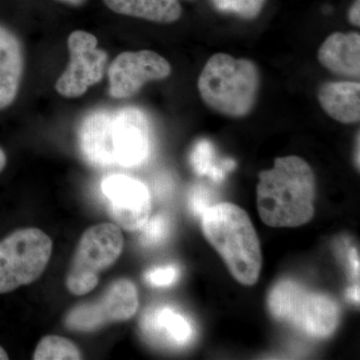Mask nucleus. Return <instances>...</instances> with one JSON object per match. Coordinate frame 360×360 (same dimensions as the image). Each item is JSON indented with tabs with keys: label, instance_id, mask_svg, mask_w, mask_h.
<instances>
[{
	"label": "nucleus",
	"instance_id": "obj_1",
	"mask_svg": "<svg viewBox=\"0 0 360 360\" xmlns=\"http://www.w3.org/2000/svg\"><path fill=\"white\" fill-rule=\"evenodd\" d=\"M78 144L94 167H137L150 153L148 118L135 108L96 111L80 124Z\"/></svg>",
	"mask_w": 360,
	"mask_h": 360
},
{
	"label": "nucleus",
	"instance_id": "obj_2",
	"mask_svg": "<svg viewBox=\"0 0 360 360\" xmlns=\"http://www.w3.org/2000/svg\"><path fill=\"white\" fill-rule=\"evenodd\" d=\"M316 182L309 163L298 156L278 158L259 174L257 208L265 224L297 227L314 215Z\"/></svg>",
	"mask_w": 360,
	"mask_h": 360
},
{
	"label": "nucleus",
	"instance_id": "obj_3",
	"mask_svg": "<svg viewBox=\"0 0 360 360\" xmlns=\"http://www.w3.org/2000/svg\"><path fill=\"white\" fill-rule=\"evenodd\" d=\"M201 224L208 243L234 278L245 285L257 283L262 265V248L248 213L233 203H217L201 215Z\"/></svg>",
	"mask_w": 360,
	"mask_h": 360
},
{
	"label": "nucleus",
	"instance_id": "obj_4",
	"mask_svg": "<svg viewBox=\"0 0 360 360\" xmlns=\"http://www.w3.org/2000/svg\"><path fill=\"white\" fill-rule=\"evenodd\" d=\"M203 103L219 115L243 118L250 115L260 89V72L250 59L217 53L203 66L198 82Z\"/></svg>",
	"mask_w": 360,
	"mask_h": 360
},
{
	"label": "nucleus",
	"instance_id": "obj_5",
	"mask_svg": "<svg viewBox=\"0 0 360 360\" xmlns=\"http://www.w3.org/2000/svg\"><path fill=\"white\" fill-rule=\"evenodd\" d=\"M267 304L277 321L288 322L311 338H328L340 323V307L333 298L310 291L291 279L274 286Z\"/></svg>",
	"mask_w": 360,
	"mask_h": 360
},
{
	"label": "nucleus",
	"instance_id": "obj_6",
	"mask_svg": "<svg viewBox=\"0 0 360 360\" xmlns=\"http://www.w3.org/2000/svg\"><path fill=\"white\" fill-rule=\"evenodd\" d=\"M123 250V236L120 226L101 224L89 227L82 234L68 276L66 288L72 295H86L96 288L99 277L120 258Z\"/></svg>",
	"mask_w": 360,
	"mask_h": 360
},
{
	"label": "nucleus",
	"instance_id": "obj_7",
	"mask_svg": "<svg viewBox=\"0 0 360 360\" xmlns=\"http://www.w3.org/2000/svg\"><path fill=\"white\" fill-rule=\"evenodd\" d=\"M52 241L39 229H22L0 241V293L34 283L51 259Z\"/></svg>",
	"mask_w": 360,
	"mask_h": 360
},
{
	"label": "nucleus",
	"instance_id": "obj_8",
	"mask_svg": "<svg viewBox=\"0 0 360 360\" xmlns=\"http://www.w3.org/2000/svg\"><path fill=\"white\" fill-rule=\"evenodd\" d=\"M70 63L56 84L59 96L77 98L101 84L108 70V54L98 47L96 35L75 30L68 39Z\"/></svg>",
	"mask_w": 360,
	"mask_h": 360
},
{
	"label": "nucleus",
	"instance_id": "obj_9",
	"mask_svg": "<svg viewBox=\"0 0 360 360\" xmlns=\"http://www.w3.org/2000/svg\"><path fill=\"white\" fill-rule=\"evenodd\" d=\"M136 286L127 278L113 281L103 295L94 302L80 303L65 317L66 328L70 330H97L113 323L131 319L139 309Z\"/></svg>",
	"mask_w": 360,
	"mask_h": 360
},
{
	"label": "nucleus",
	"instance_id": "obj_10",
	"mask_svg": "<svg viewBox=\"0 0 360 360\" xmlns=\"http://www.w3.org/2000/svg\"><path fill=\"white\" fill-rule=\"evenodd\" d=\"M170 75L172 65L155 51L122 52L108 66V91L113 98H129L148 82L165 79Z\"/></svg>",
	"mask_w": 360,
	"mask_h": 360
},
{
	"label": "nucleus",
	"instance_id": "obj_11",
	"mask_svg": "<svg viewBox=\"0 0 360 360\" xmlns=\"http://www.w3.org/2000/svg\"><path fill=\"white\" fill-rule=\"evenodd\" d=\"M104 195L118 226L127 231H141L151 212L150 194L139 180L127 175H111L103 182Z\"/></svg>",
	"mask_w": 360,
	"mask_h": 360
},
{
	"label": "nucleus",
	"instance_id": "obj_12",
	"mask_svg": "<svg viewBox=\"0 0 360 360\" xmlns=\"http://www.w3.org/2000/svg\"><path fill=\"white\" fill-rule=\"evenodd\" d=\"M141 328L151 340L172 347H186L195 338L193 322L168 305H155L144 314Z\"/></svg>",
	"mask_w": 360,
	"mask_h": 360
},
{
	"label": "nucleus",
	"instance_id": "obj_13",
	"mask_svg": "<svg viewBox=\"0 0 360 360\" xmlns=\"http://www.w3.org/2000/svg\"><path fill=\"white\" fill-rule=\"evenodd\" d=\"M25 68L20 39L13 30L0 25V110L9 108L18 97Z\"/></svg>",
	"mask_w": 360,
	"mask_h": 360
},
{
	"label": "nucleus",
	"instance_id": "obj_14",
	"mask_svg": "<svg viewBox=\"0 0 360 360\" xmlns=\"http://www.w3.org/2000/svg\"><path fill=\"white\" fill-rule=\"evenodd\" d=\"M317 59L326 70L347 77L360 75V35L359 32H335L324 40Z\"/></svg>",
	"mask_w": 360,
	"mask_h": 360
},
{
	"label": "nucleus",
	"instance_id": "obj_15",
	"mask_svg": "<svg viewBox=\"0 0 360 360\" xmlns=\"http://www.w3.org/2000/svg\"><path fill=\"white\" fill-rule=\"evenodd\" d=\"M322 110L336 122L354 124L360 120L359 82H335L322 84L317 94Z\"/></svg>",
	"mask_w": 360,
	"mask_h": 360
},
{
	"label": "nucleus",
	"instance_id": "obj_16",
	"mask_svg": "<svg viewBox=\"0 0 360 360\" xmlns=\"http://www.w3.org/2000/svg\"><path fill=\"white\" fill-rule=\"evenodd\" d=\"M113 13L158 23H174L181 18L179 0H103Z\"/></svg>",
	"mask_w": 360,
	"mask_h": 360
},
{
	"label": "nucleus",
	"instance_id": "obj_17",
	"mask_svg": "<svg viewBox=\"0 0 360 360\" xmlns=\"http://www.w3.org/2000/svg\"><path fill=\"white\" fill-rule=\"evenodd\" d=\"M189 160L196 174L210 177L217 182L222 181L227 172L233 170L236 165V161L229 158L220 160L214 146L207 139L196 142Z\"/></svg>",
	"mask_w": 360,
	"mask_h": 360
},
{
	"label": "nucleus",
	"instance_id": "obj_18",
	"mask_svg": "<svg viewBox=\"0 0 360 360\" xmlns=\"http://www.w3.org/2000/svg\"><path fill=\"white\" fill-rule=\"evenodd\" d=\"M82 355L75 343L58 335L45 336L39 341L33 354L35 360H77Z\"/></svg>",
	"mask_w": 360,
	"mask_h": 360
},
{
	"label": "nucleus",
	"instance_id": "obj_19",
	"mask_svg": "<svg viewBox=\"0 0 360 360\" xmlns=\"http://www.w3.org/2000/svg\"><path fill=\"white\" fill-rule=\"evenodd\" d=\"M213 8L221 13L232 14L241 20L257 18L266 4V0H210Z\"/></svg>",
	"mask_w": 360,
	"mask_h": 360
},
{
	"label": "nucleus",
	"instance_id": "obj_20",
	"mask_svg": "<svg viewBox=\"0 0 360 360\" xmlns=\"http://www.w3.org/2000/svg\"><path fill=\"white\" fill-rule=\"evenodd\" d=\"M141 241L146 246L160 245L165 243L172 231V224L167 215L158 214L148 219L141 229Z\"/></svg>",
	"mask_w": 360,
	"mask_h": 360
},
{
	"label": "nucleus",
	"instance_id": "obj_21",
	"mask_svg": "<svg viewBox=\"0 0 360 360\" xmlns=\"http://www.w3.org/2000/svg\"><path fill=\"white\" fill-rule=\"evenodd\" d=\"M179 276V267L175 264H167L149 269L146 274V281L155 288H167L177 283Z\"/></svg>",
	"mask_w": 360,
	"mask_h": 360
},
{
	"label": "nucleus",
	"instance_id": "obj_22",
	"mask_svg": "<svg viewBox=\"0 0 360 360\" xmlns=\"http://www.w3.org/2000/svg\"><path fill=\"white\" fill-rule=\"evenodd\" d=\"M212 193L202 186H196L191 189L188 195V206L191 212L196 217H200L212 205Z\"/></svg>",
	"mask_w": 360,
	"mask_h": 360
},
{
	"label": "nucleus",
	"instance_id": "obj_23",
	"mask_svg": "<svg viewBox=\"0 0 360 360\" xmlns=\"http://www.w3.org/2000/svg\"><path fill=\"white\" fill-rule=\"evenodd\" d=\"M347 262L350 276L354 281L359 279V253L356 248H352L347 250Z\"/></svg>",
	"mask_w": 360,
	"mask_h": 360
},
{
	"label": "nucleus",
	"instance_id": "obj_24",
	"mask_svg": "<svg viewBox=\"0 0 360 360\" xmlns=\"http://www.w3.org/2000/svg\"><path fill=\"white\" fill-rule=\"evenodd\" d=\"M359 0H355L354 4H352V7L349 8V11H348V20L352 25L355 26L360 25V20H359Z\"/></svg>",
	"mask_w": 360,
	"mask_h": 360
},
{
	"label": "nucleus",
	"instance_id": "obj_25",
	"mask_svg": "<svg viewBox=\"0 0 360 360\" xmlns=\"http://www.w3.org/2000/svg\"><path fill=\"white\" fill-rule=\"evenodd\" d=\"M345 296H347V300L348 302L354 303V304H359V284L357 283L356 284H354V285L350 286L349 288L347 290V293H345Z\"/></svg>",
	"mask_w": 360,
	"mask_h": 360
},
{
	"label": "nucleus",
	"instance_id": "obj_26",
	"mask_svg": "<svg viewBox=\"0 0 360 360\" xmlns=\"http://www.w3.org/2000/svg\"><path fill=\"white\" fill-rule=\"evenodd\" d=\"M56 1L63 2V4L71 6H80L84 4L86 0H56Z\"/></svg>",
	"mask_w": 360,
	"mask_h": 360
},
{
	"label": "nucleus",
	"instance_id": "obj_27",
	"mask_svg": "<svg viewBox=\"0 0 360 360\" xmlns=\"http://www.w3.org/2000/svg\"><path fill=\"white\" fill-rule=\"evenodd\" d=\"M356 143L357 146L356 148H355V165L357 167V169H359V135H357V139H356Z\"/></svg>",
	"mask_w": 360,
	"mask_h": 360
},
{
	"label": "nucleus",
	"instance_id": "obj_28",
	"mask_svg": "<svg viewBox=\"0 0 360 360\" xmlns=\"http://www.w3.org/2000/svg\"><path fill=\"white\" fill-rule=\"evenodd\" d=\"M6 165V155L4 151L0 148V172L4 169Z\"/></svg>",
	"mask_w": 360,
	"mask_h": 360
},
{
	"label": "nucleus",
	"instance_id": "obj_29",
	"mask_svg": "<svg viewBox=\"0 0 360 360\" xmlns=\"http://www.w3.org/2000/svg\"><path fill=\"white\" fill-rule=\"evenodd\" d=\"M2 359H8V355H7L6 350H4V348L0 347V360Z\"/></svg>",
	"mask_w": 360,
	"mask_h": 360
}]
</instances>
